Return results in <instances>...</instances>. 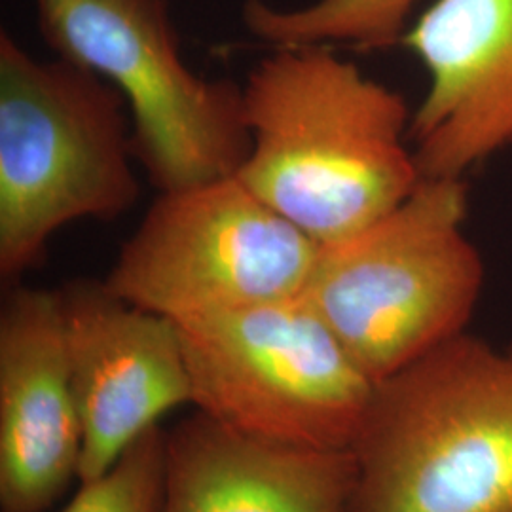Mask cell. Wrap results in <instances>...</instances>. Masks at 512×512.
Returning <instances> with one entry per match:
<instances>
[{"mask_svg": "<svg viewBox=\"0 0 512 512\" xmlns=\"http://www.w3.org/2000/svg\"><path fill=\"white\" fill-rule=\"evenodd\" d=\"M241 88L253 145L236 175L319 247L384 217L421 183L403 95L329 44L275 48Z\"/></svg>", "mask_w": 512, "mask_h": 512, "instance_id": "6da1fadb", "label": "cell"}, {"mask_svg": "<svg viewBox=\"0 0 512 512\" xmlns=\"http://www.w3.org/2000/svg\"><path fill=\"white\" fill-rule=\"evenodd\" d=\"M351 512H512V346L467 330L376 384Z\"/></svg>", "mask_w": 512, "mask_h": 512, "instance_id": "7a4b0ae2", "label": "cell"}, {"mask_svg": "<svg viewBox=\"0 0 512 512\" xmlns=\"http://www.w3.org/2000/svg\"><path fill=\"white\" fill-rule=\"evenodd\" d=\"M467 209L465 179H421L384 217L319 247L302 296L374 384L467 329L484 287Z\"/></svg>", "mask_w": 512, "mask_h": 512, "instance_id": "3957f363", "label": "cell"}, {"mask_svg": "<svg viewBox=\"0 0 512 512\" xmlns=\"http://www.w3.org/2000/svg\"><path fill=\"white\" fill-rule=\"evenodd\" d=\"M122 93L69 63L38 61L0 37V275L35 268L82 219L122 217L139 200Z\"/></svg>", "mask_w": 512, "mask_h": 512, "instance_id": "277c9868", "label": "cell"}, {"mask_svg": "<svg viewBox=\"0 0 512 512\" xmlns=\"http://www.w3.org/2000/svg\"><path fill=\"white\" fill-rule=\"evenodd\" d=\"M37 12L57 57L122 93L135 160L160 192L238 173L253 145L243 88L184 63L165 0H37Z\"/></svg>", "mask_w": 512, "mask_h": 512, "instance_id": "5b68a950", "label": "cell"}, {"mask_svg": "<svg viewBox=\"0 0 512 512\" xmlns=\"http://www.w3.org/2000/svg\"><path fill=\"white\" fill-rule=\"evenodd\" d=\"M175 325L196 410L260 439L351 448L376 384L302 294Z\"/></svg>", "mask_w": 512, "mask_h": 512, "instance_id": "8992f818", "label": "cell"}, {"mask_svg": "<svg viewBox=\"0 0 512 512\" xmlns=\"http://www.w3.org/2000/svg\"><path fill=\"white\" fill-rule=\"evenodd\" d=\"M319 245L238 175L160 192L105 285L179 323L300 296Z\"/></svg>", "mask_w": 512, "mask_h": 512, "instance_id": "52a82bcc", "label": "cell"}, {"mask_svg": "<svg viewBox=\"0 0 512 512\" xmlns=\"http://www.w3.org/2000/svg\"><path fill=\"white\" fill-rule=\"evenodd\" d=\"M59 298L82 423V484L105 475L169 410L192 404V387L171 319L122 300L105 281H71Z\"/></svg>", "mask_w": 512, "mask_h": 512, "instance_id": "ba28073f", "label": "cell"}, {"mask_svg": "<svg viewBox=\"0 0 512 512\" xmlns=\"http://www.w3.org/2000/svg\"><path fill=\"white\" fill-rule=\"evenodd\" d=\"M401 46L429 74L410 124L423 179H465L512 148V0H435Z\"/></svg>", "mask_w": 512, "mask_h": 512, "instance_id": "9c48e42d", "label": "cell"}, {"mask_svg": "<svg viewBox=\"0 0 512 512\" xmlns=\"http://www.w3.org/2000/svg\"><path fill=\"white\" fill-rule=\"evenodd\" d=\"M82 423L59 291L14 287L0 313V505L44 512L80 475Z\"/></svg>", "mask_w": 512, "mask_h": 512, "instance_id": "30bf717a", "label": "cell"}, {"mask_svg": "<svg viewBox=\"0 0 512 512\" xmlns=\"http://www.w3.org/2000/svg\"><path fill=\"white\" fill-rule=\"evenodd\" d=\"M351 448L260 439L196 410L165 433L158 512H351Z\"/></svg>", "mask_w": 512, "mask_h": 512, "instance_id": "8fae6325", "label": "cell"}, {"mask_svg": "<svg viewBox=\"0 0 512 512\" xmlns=\"http://www.w3.org/2000/svg\"><path fill=\"white\" fill-rule=\"evenodd\" d=\"M418 0H319L296 10H277L247 0L243 21L255 37L281 46L348 42L359 50H385L401 44Z\"/></svg>", "mask_w": 512, "mask_h": 512, "instance_id": "7c38bea8", "label": "cell"}, {"mask_svg": "<svg viewBox=\"0 0 512 512\" xmlns=\"http://www.w3.org/2000/svg\"><path fill=\"white\" fill-rule=\"evenodd\" d=\"M165 431L150 429L105 475L82 482L61 512H158L164 484Z\"/></svg>", "mask_w": 512, "mask_h": 512, "instance_id": "4fadbf2b", "label": "cell"}]
</instances>
